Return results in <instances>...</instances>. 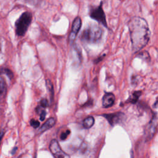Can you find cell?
<instances>
[{
    "label": "cell",
    "instance_id": "obj_4",
    "mask_svg": "<svg viewBox=\"0 0 158 158\" xmlns=\"http://www.w3.org/2000/svg\"><path fill=\"white\" fill-rule=\"evenodd\" d=\"M89 16L91 19L102 23L106 27H107L105 13L102 9V2H101L99 6L94 7L91 9Z\"/></svg>",
    "mask_w": 158,
    "mask_h": 158
},
{
    "label": "cell",
    "instance_id": "obj_16",
    "mask_svg": "<svg viewBox=\"0 0 158 158\" xmlns=\"http://www.w3.org/2000/svg\"><path fill=\"white\" fill-rule=\"evenodd\" d=\"M2 71L4 73V74L6 75V76L9 78V79H12L13 77H14V73L13 72L9 69H6V68H4V69H2Z\"/></svg>",
    "mask_w": 158,
    "mask_h": 158
},
{
    "label": "cell",
    "instance_id": "obj_9",
    "mask_svg": "<svg viewBox=\"0 0 158 158\" xmlns=\"http://www.w3.org/2000/svg\"><path fill=\"white\" fill-rule=\"evenodd\" d=\"M55 123H56V120L54 118L51 117V118H48L44 122V123H43L42 125V126L40 127V128L39 130V133L44 132V131L49 130V128H52L55 125Z\"/></svg>",
    "mask_w": 158,
    "mask_h": 158
},
{
    "label": "cell",
    "instance_id": "obj_21",
    "mask_svg": "<svg viewBox=\"0 0 158 158\" xmlns=\"http://www.w3.org/2000/svg\"><path fill=\"white\" fill-rule=\"evenodd\" d=\"M17 149V148H14L13 149H12V154H14V151H15V150Z\"/></svg>",
    "mask_w": 158,
    "mask_h": 158
},
{
    "label": "cell",
    "instance_id": "obj_14",
    "mask_svg": "<svg viewBox=\"0 0 158 158\" xmlns=\"http://www.w3.org/2000/svg\"><path fill=\"white\" fill-rule=\"evenodd\" d=\"M137 56L146 60V61L150 60V56L147 51H142V52H139L138 54V55H137Z\"/></svg>",
    "mask_w": 158,
    "mask_h": 158
},
{
    "label": "cell",
    "instance_id": "obj_2",
    "mask_svg": "<svg viewBox=\"0 0 158 158\" xmlns=\"http://www.w3.org/2000/svg\"><path fill=\"white\" fill-rule=\"evenodd\" d=\"M102 31L100 27L96 24L91 23L83 31L81 39L83 41L93 44L97 43L101 39Z\"/></svg>",
    "mask_w": 158,
    "mask_h": 158
},
{
    "label": "cell",
    "instance_id": "obj_10",
    "mask_svg": "<svg viewBox=\"0 0 158 158\" xmlns=\"http://www.w3.org/2000/svg\"><path fill=\"white\" fill-rule=\"evenodd\" d=\"M94 123V118L92 116H88L84 119L83 122V126L85 128H91Z\"/></svg>",
    "mask_w": 158,
    "mask_h": 158
},
{
    "label": "cell",
    "instance_id": "obj_19",
    "mask_svg": "<svg viewBox=\"0 0 158 158\" xmlns=\"http://www.w3.org/2000/svg\"><path fill=\"white\" fill-rule=\"evenodd\" d=\"M40 105H41V107H46L48 106V101L46 99L44 98V99H42L41 101H40Z\"/></svg>",
    "mask_w": 158,
    "mask_h": 158
},
{
    "label": "cell",
    "instance_id": "obj_6",
    "mask_svg": "<svg viewBox=\"0 0 158 158\" xmlns=\"http://www.w3.org/2000/svg\"><path fill=\"white\" fill-rule=\"evenodd\" d=\"M101 115L105 117L108 122L110 123V125H111L112 126H114L121 122L125 118V115L120 112L112 114H105Z\"/></svg>",
    "mask_w": 158,
    "mask_h": 158
},
{
    "label": "cell",
    "instance_id": "obj_20",
    "mask_svg": "<svg viewBox=\"0 0 158 158\" xmlns=\"http://www.w3.org/2000/svg\"><path fill=\"white\" fill-rule=\"evenodd\" d=\"M46 112L44 110H43L41 111L40 114V120L41 121H43L46 117Z\"/></svg>",
    "mask_w": 158,
    "mask_h": 158
},
{
    "label": "cell",
    "instance_id": "obj_12",
    "mask_svg": "<svg viewBox=\"0 0 158 158\" xmlns=\"http://www.w3.org/2000/svg\"><path fill=\"white\" fill-rule=\"evenodd\" d=\"M46 88L48 89V91L49 92V94L50 96V98L51 100L52 101L53 99L54 98V89H53V85L52 83V82L50 80L47 79L46 80Z\"/></svg>",
    "mask_w": 158,
    "mask_h": 158
},
{
    "label": "cell",
    "instance_id": "obj_13",
    "mask_svg": "<svg viewBox=\"0 0 158 158\" xmlns=\"http://www.w3.org/2000/svg\"><path fill=\"white\" fill-rule=\"evenodd\" d=\"M156 122H154V120L152 119L150 123H149V127H148V130H149V135H151V136H152L156 131Z\"/></svg>",
    "mask_w": 158,
    "mask_h": 158
},
{
    "label": "cell",
    "instance_id": "obj_11",
    "mask_svg": "<svg viewBox=\"0 0 158 158\" xmlns=\"http://www.w3.org/2000/svg\"><path fill=\"white\" fill-rule=\"evenodd\" d=\"M141 94V92L140 91H137L133 92V94H131V96L127 100V102L132 103V104L136 103L137 102V101L138 100V98H139Z\"/></svg>",
    "mask_w": 158,
    "mask_h": 158
},
{
    "label": "cell",
    "instance_id": "obj_8",
    "mask_svg": "<svg viewBox=\"0 0 158 158\" xmlns=\"http://www.w3.org/2000/svg\"><path fill=\"white\" fill-rule=\"evenodd\" d=\"M115 97L112 93H106L102 97V104L105 108H108L112 106L115 102Z\"/></svg>",
    "mask_w": 158,
    "mask_h": 158
},
{
    "label": "cell",
    "instance_id": "obj_1",
    "mask_svg": "<svg viewBox=\"0 0 158 158\" xmlns=\"http://www.w3.org/2000/svg\"><path fill=\"white\" fill-rule=\"evenodd\" d=\"M131 46L135 52L139 51L149 42L151 32L146 20L140 17H133L128 22Z\"/></svg>",
    "mask_w": 158,
    "mask_h": 158
},
{
    "label": "cell",
    "instance_id": "obj_5",
    "mask_svg": "<svg viewBox=\"0 0 158 158\" xmlns=\"http://www.w3.org/2000/svg\"><path fill=\"white\" fill-rule=\"evenodd\" d=\"M49 148L55 158H70L67 154L62 150L57 141L56 139H52L51 141Z\"/></svg>",
    "mask_w": 158,
    "mask_h": 158
},
{
    "label": "cell",
    "instance_id": "obj_17",
    "mask_svg": "<svg viewBox=\"0 0 158 158\" xmlns=\"http://www.w3.org/2000/svg\"><path fill=\"white\" fill-rule=\"evenodd\" d=\"M30 124L34 128H36L40 126V122L35 119H31L30 121Z\"/></svg>",
    "mask_w": 158,
    "mask_h": 158
},
{
    "label": "cell",
    "instance_id": "obj_15",
    "mask_svg": "<svg viewBox=\"0 0 158 158\" xmlns=\"http://www.w3.org/2000/svg\"><path fill=\"white\" fill-rule=\"evenodd\" d=\"M6 85L3 78H1V95H5L6 93Z\"/></svg>",
    "mask_w": 158,
    "mask_h": 158
},
{
    "label": "cell",
    "instance_id": "obj_3",
    "mask_svg": "<svg viewBox=\"0 0 158 158\" xmlns=\"http://www.w3.org/2000/svg\"><path fill=\"white\" fill-rule=\"evenodd\" d=\"M32 20V14L28 11L23 12L15 22V33L19 36H23L27 32Z\"/></svg>",
    "mask_w": 158,
    "mask_h": 158
},
{
    "label": "cell",
    "instance_id": "obj_18",
    "mask_svg": "<svg viewBox=\"0 0 158 158\" xmlns=\"http://www.w3.org/2000/svg\"><path fill=\"white\" fill-rule=\"evenodd\" d=\"M70 131L69 130H66L65 131L62 132V133L60 134V139H61V140H65V139L67 138V136H68V135L70 134Z\"/></svg>",
    "mask_w": 158,
    "mask_h": 158
},
{
    "label": "cell",
    "instance_id": "obj_7",
    "mask_svg": "<svg viewBox=\"0 0 158 158\" xmlns=\"http://www.w3.org/2000/svg\"><path fill=\"white\" fill-rule=\"evenodd\" d=\"M81 27V20L80 17H76L72 23V30L69 35V41L70 43H73L77 36V34Z\"/></svg>",
    "mask_w": 158,
    "mask_h": 158
}]
</instances>
